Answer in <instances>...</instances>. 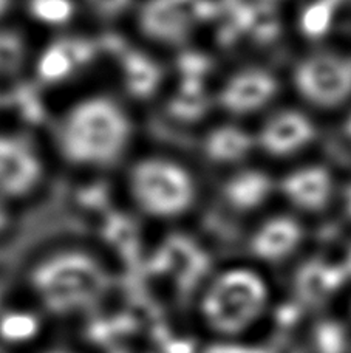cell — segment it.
Returning a JSON list of instances; mask_svg holds the SVG:
<instances>
[{"mask_svg":"<svg viewBox=\"0 0 351 353\" xmlns=\"http://www.w3.org/2000/svg\"><path fill=\"white\" fill-rule=\"evenodd\" d=\"M131 125L115 101L95 97L79 101L65 113L58 130L62 155L76 166L103 168L121 159Z\"/></svg>","mask_w":351,"mask_h":353,"instance_id":"cell-1","label":"cell"},{"mask_svg":"<svg viewBox=\"0 0 351 353\" xmlns=\"http://www.w3.org/2000/svg\"><path fill=\"white\" fill-rule=\"evenodd\" d=\"M268 287L249 270H229L211 283L203 296V318L211 329L235 335L253 325L265 310Z\"/></svg>","mask_w":351,"mask_h":353,"instance_id":"cell-2","label":"cell"},{"mask_svg":"<svg viewBox=\"0 0 351 353\" xmlns=\"http://www.w3.org/2000/svg\"><path fill=\"white\" fill-rule=\"evenodd\" d=\"M130 192L149 216L177 217L195 200V185L184 168L164 159L136 163L129 176Z\"/></svg>","mask_w":351,"mask_h":353,"instance_id":"cell-3","label":"cell"},{"mask_svg":"<svg viewBox=\"0 0 351 353\" xmlns=\"http://www.w3.org/2000/svg\"><path fill=\"white\" fill-rule=\"evenodd\" d=\"M297 92L319 107H336L351 97V58L337 53H315L294 72Z\"/></svg>","mask_w":351,"mask_h":353,"instance_id":"cell-4","label":"cell"},{"mask_svg":"<svg viewBox=\"0 0 351 353\" xmlns=\"http://www.w3.org/2000/svg\"><path fill=\"white\" fill-rule=\"evenodd\" d=\"M202 16L200 0H147L140 11V28L160 42H178Z\"/></svg>","mask_w":351,"mask_h":353,"instance_id":"cell-5","label":"cell"},{"mask_svg":"<svg viewBox=\"0 0 351 353\" xmlns=\"http://www.w3.org/2000/svg\"><path fill=\"white\" fill-rule=\"evenodd\" d=\"M42 163L30 144L14 135H0V194L21 197L39 185Z\"/></svg>","mask_w":351,"mask_h":353,"instance_id":"cell-6","label":"cell"},{"mask_svg":"<svg viewBox=\"0 0 351 353\" xmlns=\"http://www.w3.org/2000/svg\"><path fill=\"white\" fill-rule=\"evenodd\" d=\"M277 81L262 68H246L235 73L218 93V103L234 115L260 110L277 93Z\"/></svg>","mask_w":351,"mask_h":353,"instance_id":"cell-7","label":"cell"},{"mask_svg":"<svg viewBox=\"0 0 351 353\" xmlns=\"http://www.w3.org/2000/svg\"><path fill=\"white\" fill-rule=\"evenodd\" d=\"M315 135V124L308 117L297 110H284L263 124L259 144L269 155L285 157L308 146Z\"/></svg>","mask_w":351,"mask_h":353,"instance_id":"cell-8","label":"cell"},{"mask_svg":"<svg viewBox=\"0 0 351 353\" xmlns=\"http://www.w3.org/2000/svg\"><path fill=\"white\" fill-rule=\"evenodd\" d=\"M99 279L96 265L81 254H62L48 261L37 273V281L50 293L89 292Z\"/></svg>","mask_w":351,"mask_h":353,"instance_id":"cell-9","label":"cell"},{"mask_svg":"<svg viewBox=\"0 0 351 353\" xmlns=\"http://www.w3.org/2000/svg\"><path fill=\"white\" fill-rule=\"evenodd\" d=\"M285 197L304 211H321L333 194V179L322 166H306L288 174L280 183Z\"/></svg>","mask_w":351,"mask_h":353,"instance_id":"cell-10","label":"cell"},{"mask_svg":"<svg viewBox=\"0 0 351 353\" xmlns=\"http://www.w3.org/2000/svg\"><path fill=\"white\" fill-rule=\"evenodd\" d=\"M302 242V228L286 216L274 217L263 223L253 236L251 250L263 261H281Z\"/></svg>","mask_w":351,"mask_h":353,"instance_id":"cell-11","label":"cell"},{"mask_svg":"<svg viewBox=\"0 0 351 353\" xmlns=\"http://www.w3.org/2000/svg\"><path fill=\"white\" fill-rule=\"evenodd\" d=\"M273 185L269 176L259 171H244L234 175L224 186V197L237 210L248 211L268 199Z\"/></svg>","mask_w":351,"mask_h":353,"instance_id":"cell-12","label":"cell"},{"mask_svg":"<svg viewBox=\"0 0 351 353\" xmlns=\"http://www.w3.org/2000/svg\"><path fill=\"white\" fill-rule=\"evenodd\" d=\"M253 148V138L235 125H222L204 141V154L215 163H234L244 159Z\"/></svg>","mask_w":351,"mask_h":353,"instance_id":"cell-13","label":"cell"},{"mask_svg":"<svg viewBox=\"0 0 351 353\" xmlns=\"http://www.w3.org/2000/svg\"><path fill=\"white\" fill-rule=\"evenodd\" d=\"M125 79L130 92L136 97H147L155 92L161 79V72L152 61L142 56H131L125 64Z\"/></svg>","mask_w":351,"mask_h":353,"instance_id":"cell-14","label":"cell"},{"mask_svg":"<svg viewBox=\"0 0 351 353\" xmlns=\"http://www.w3.org/2000/svg\"><path fill=\"white\" fill-rule=\"evenodd\" d=\"M25 59V47L16 34L0 31V77L16 73Z\"/></svg>","mask_w":351,"mask_h":353,"instance_id":"cell-15","label":"cell"},{"mask_svg":"<svg viewBox=\"0 0 351 353\" xmlns=\"http://www.w3.org/2000/svg\"><path fill=\"white\" fill-rule=\"evenodd\" d=\"M30 10L42 22L64 23L73 14L70 0H30Z\"/></svg>","mask_w":351,"mask_h":353,"instance_id":"cell-16","label":"cell"},{"mask_svg":"<svg viewBox=\"0 0 351 353\" xmlns=\"http://www.w3.org/2000/svg\"><path fill=\"white\" fill-rule=\"evenodd\" d=\"M331 5L333 2H322L316 6H312L310 12H306L305 16V28L312 33H317L319 30H323L328 25V19L331 14Z\"/></svg>","mask_w":351,"mask_h":353,"instance_id":"cell-17","label":"cell"},{"mask_svg":"<svg viewBox=\"0 0 351 353\" xmlns=\"http://www.w3.org/2000/svg\"><path fill=\"white\" fill-rule=\"evenodd\" d=\"M90 8L101 17H116L129 8L131 0H85Z\"/></svg>","mask_w":351,"mask_h":353,"instance_id":"cell-18","label":"cell"},{"mask_svg":"<svg viewBox=\"0 0 351 353\" xmlns=\"http://www.w3.org/2000/svg\"><path fill=\"white\" fill-rule=\"evenodd\" d=\"M68 67L70 65H68V59L64 53L52 52L47 56L45 61H43L42 70L47 74V77L54 78V77H59V74H62V73H65Z\"/></svg>","mask_w":351,"mask_h":353,"instance_id":"cell-19","label":"cell"},{"mask_svg":"<svg viewBox=\"0 0 351 353\" xmlns=\"http://www.w3.org/2000/svg\"><path fill=\"white\" fill-rule=\"evenodd\" d=\"M34 329V324L27 318H14L8 319V323L5 325V333L10 336H25L30 335L31 330Z\"/></svg>","mask_w":351,"mask_h":353,"instance_id":"cell-20","label":"cell"},{"mask_svg":"<svg viewBox=\"0 0 351 353\" xmlns=\"http://www.w3.org/2000/svg\"><path fill=\"white\" fill-rule=\"evenodd\" d=\"M343 201H345L347 214L351 217V185H348L345 189V197H343Z\"/></svg>","mask_w":351,"mask_h":353,"instance_id":"cell-21","label":"cell"},{"mask_svg":"<svg viewBox=\"0 0 351 353\" xmlns=\"http://www.w3.org/2000/svg\"><path fill=\"white\" fill-rule=\"evenodd\" d=\"M12 5V0H0V17L5 16L10 11Z\"/></svg>","mask_w":351,"mask_h":353,"instance_id":"cell-22","label":"cell"},{"mask_svg":"<svg viewBox=\"0 0 351 353\" xmlns=\"http://www.w3.org/2000/svg\"><path fill=\"white\" fill-rule=\"evenodd\" d=\"M343 129H345V134L351 138V113L348 115V118L345 119V125H343Z\"/></svg>","mask_w":351,"mask_h":353,"instance_id":"cell-23","label":"cell"},{"mask_svg":"<svg viewBox=\"0 0 351 353\" xmlns=\"http://www.w3.org/2000/svg\"><path fill=\"white\" fill-rule=\"evenodd\" d=\"M333 3H343V2H351V0H330Z\"/></svg>","mask_w":351,"mask_h":353,"instance_id":"cell-24","label":"cell"},{"mask_svg":"<svg viewBox=\"0 0 351 353\" xmlns=\"http://www.w3.org/2000/svg\"><path fill=\"white\" fill-rule=\"evenodd\" d=\"M347 265H348V268L351 270V250H350V253H348V259H347Z\"/></svg>","mask_w":351,"mask_h":353,"instance_id":"cell-25","label":"cell"}]
</instances>
